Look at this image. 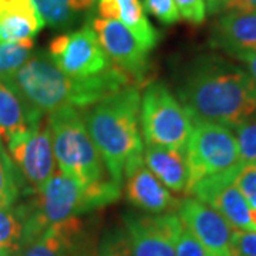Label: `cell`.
I'll use <instances>...</instances> for the list:
<instances>
[{
    "label": "cell",
    "instance_id": "6da1fadb",
    "mask_svg": "<svg viewBox=\"0 0 256 256\" xmlns=\"http://www.w3.org/2000/svg\"><path fill=\"white\" fill-rule=\"evenodd\" d=\"M192 122L236 128L256 112V90L245 68L220 56L194 58L176 86Z\"/></svg>",
    "mask_w": 256,
    "mask_h": 256
},
{
    "label": "cell",
    "instance_id": "7a4b0ae2",
    "mask_svg": "<svg viewBox=\"0 0 256 256\" xmlns=\"http://www.w3.org/2000/svg\"><path fill=\"white\" fill-rule=\"evenodd\" d=\"M9 82L32 107L43 114L62 107L84 110L132 84L127 74L114 64L98 76L74 78L63 73L44 50L33 53Z\"/></svg>",
    "mask_w": 256,
    "mask_h": 256
},
{
    "label": "cell",
    "instance_id": "3957f363",
    "mask_svg": "<svg viewBox=\"0 0 256 256\" xmlns=\"http://www.w3.org/2000/svg\"><path fill=\"white\" fill-rule=\"evenodd\" d=\"M140 110L141 92L136 84H130L82 112L107 172L118 185L124 181L128 160L144 152Z\"/></svg>",
    "mask_w": 256,
    "mask_h": 256
},
{
    "label": "cell",
    "instance_id": "277c9868",
    "mask_svg": "<svg viewBox=\"0 0 256 256\" xmlns=\"http://www.w3.org/2000/svg\"><path fill=\"white\" fill-rule=\"evenodd\" d=\"M47 120L58 171L84 188L110 180L78 108L62 107L50 112Z\"/></svg>",
    "mask_w": 256,
    "mask_h": 256
},
{
    "label": "cell",
    "instance_id": "5b68a950",
    "mask_svg": "<svg viewBox=\"0 0 256 256\" xmlns=\"http://www.w3.org/2000/svg\"><path fill=\"white\" fill-rule=\"evenodd\" d=\"M94 210L87 190L62 171H56L32 201L22 204L24 218L22 246L40 238L56 224Z\"/></svg>",
    "mask_w": 256,
    "mask_h": 256
},
{
    "label": "cell",
    "instance_id": "8992f818",
    "mask_svg": "<svg viewBox=\"0 0 256 256\" xmlns=\"http://www.w3.org/2000/svg\"><path fill=\"white\" fill-rule=\"evenodd\" d=\"M140 121L146 144L185 150L191 136L192 120L164 82L146 86L141 94Z\"/></svg>",
    "mask_w": 256,
    "mask_h": 256
},
{
    "label": "cell",
    "instance_id": "52a82bcc",
    "mask_svg": "<svg viewBox=\"0 0 256 256\" xmlns=\"http://www.w3.org/2000/svg\"><path fill=\"white\" fill-rule=\"evenodd\" d=\"M185 156L190 170L186 194L198 181L229 171L242 162L238 140L232 130L214 122H192Z\"/></svg>",
    "mask_w": 256,
    "mask_h": 256
},
{
    "label": "cell",
    "instance_id": "ba28073f",
    "mask_svg": "<svg viewBox=\"0 0 256 256\" xmlns=\"http://www.w3.org/2000/svg\"><path fill=\"white\" fill-rule=\"evenodd\" d=\"M6 146L28 191L36 194L54 175L57 162L47 118L42 120L37 127L13 137Z\"/></svg>",
    "mask_w": 256,
    "mask_h": 256
},
{
    "label": "cell",
    "instance_id": "9c48e42d",
    "mask_svg": "<svg viewBox=\"0 0 256 256\" xmlns=\"http://www.w3.org/2000/svg\"><path fill=\"white\" fill-rule=\"evenodd\" d=\"M48 54L63 73L74 78L98 76L112 67L90 23L76 32L56 36L48 44Z\"/></svg>",
    "mask_w": 256,
    "mask_h": 256
},
{
    "label": "cell",
    "instance_id": "30bf717a",
    "mask_svg": "<svg viewBox=\"0 0 256 256\" xmlns=\"http://www.w3.org/2000/svg\"><path fill=\"white\" fill-rule=\"evenodd\" d=\"M122 220L132 256H175L176 244L184 229L176 212H127Z\"/></svg>",
    "mask_w": 256,
    "mask_h": 256
},
{
    "label": "cell",
    "instance_id": "8fae6325",
    "mask_svg": "<svg viewBox=\"0 0 256 256\" xmlns=\"http://www.w3.org/2000/svg\"><path fill=\"white\" fill-rule=\"evenodd\" d=\"M90 26L111 63L127 74L131 82H136L137 87L146 86L151 70L150 52L142 47L134 34L117 20L92 18Z\"/></svg>",
    "mask_w": 256,
    "mask_h": 256
},
{
    "label": "cell",
    "instance_id": "7c38bea8",
    "mask_svg": "<svg viewBox=\"0 0 256 256\" xmlns=\"http://www.w3.org/2000/svg\"><path fill=\"white\" fill-rule=\"evenodd\" d=\"M235 168L204 178L195 184L188 194L210 205L228 220L234 229L256 230L250 220V208L234 182Z\"/></svg>",
    "mask_w": 256,
    "mask_h": 256
},
{
    "label": "cell",
    "instance_id": "4fadbf2b",
    "mask_svg": "<svg viewBox=\"0 0 256 256\" xmlns=\"http://www.w3.org/2000/svg\"><path fill=\"white\" fill-rule=\"evenodd\" d=\"M178 215L182 225L215 256H232L234 229L222 215L196 198L181 201Z\"/></svg>",
    "mask_w": 256,
    "mask_h": 256
},
{
    "label": "cell",
    "instance_id": "5bb4252c",
    "mask_svg": "<svg viewBox=\"0 0 256 256\" xmlns=\"http://www.w3.org/2000/svg\"><path fill=\"white\" fill-rule=\"evenodd\" d=\"M128 202L146 214H168L180 210L181 201L152 174L144 162V152L128 160L124 170Z\"/></svg>",
    "mask_w": 256,
    "mask_h": 256
},
{
    "label": "cell",
    "instance_id": "9a60e30c",
    "mask_svg": "<svg viewBox=\"0 0 256 256\" xmlns=\"http://www.w3.org/2000/svg\"><path fill=\"white\" fill-rule=\"evenodd\" d=\"M12 256H96L92 240L80 216L48 228L36 240L20 246Z\"/></svg>",
    "mask_w": 256,
    "mask_h": 256
},
{
    "label": "cell",
    "instance_id": "2e32d148",
    "mask_svg": "<svg viewBox=\"0 0 256 256\" xmlns=\"http://www.w3.org/2000/svg\"><path fill=\"white\" fill-rule=\"evenodd\" d=\"M210 44L235 58L256 53V10L225 12L214 23Z\"/></svg>",
    "mask_w": 256,
    "mask_h": 256
},
{
    "label": "cell",
    "instance_id": "e0dca14e",
    "mask_svg": "<svg viewBox=\"0 0 256 256\" xmlns=\"http://www.w3.org/2000/svg\"><path fill=\"white\" fill-rule=\"evenodd\" d=\"M44 114L32 107L9 82H0V142L37 127Z\"/></svg>",
    "mask_w": 256,
    "mask_h": 256
},
{
    "label": "cell",
    "instance_id": "ac0fdd59",
    "mask_svg": "<svg viewBox=\"0 0 256 256\" xmlns=\"http://www.w3.org/2000/svg\"><path fill=\"white\" fill-rule=\"evenodd\" d=\"M43 28L34 0H0V44L33 40Z\"/></svg>",
    "mask_w": 256,
    "mask_h": 256
},
{
    "label": "cell",
    "instance_id": "d6986e66",
    "mask_svg": "<svg viewBox=\"0 0 256 256\" xmlns=\"http://www.w3.org/2000/svg\"><path fill=\"white\" fill-rule=\"evenodd\" d=\"M144 162L148 170L172 192L182 194L188 190L190 170L185 150L168 146H144Z\"/></svg>",
    "mask_w": 256,
    "mask_h": 256
},
{
    "label": "cell",
    "instance_id": "ffe728a7",
    "mask_svg": "<svg viewBox=\"0 0 256 256\" xmlns=\"http://www.w3.org/2000/svg\"><path fill=\"white\" fill-rule=\"evenodd\" d=\"M44 24L57 30L76 26L92 13L97 0H34Z\"/></svg>",
    "mask_w": 256,
    "mask_h": 256
},
{
    "label": "cell",
    "instance_id": "44dd1931",
    "mask_svg": "<svg viewBox=\"0 0 256 256\" xmlns=\"http://www.w3.org/2000/svg\"><path fill=\"white\" fill-rule=\"evenodd\" d=\"M116 3L117 22L122 23L146 50L151 52L158 44L160 34L146 18L142 3L140 0H116Z\"/></svg>",
    "mask_w": 256,
    "mask_h": 256
},
{
    "label": "cell",
    "instance_id": "7402d4cb",
    "mask_svg": "<svg viewBox=\"0 0 256 256\" xmlns=\"http://www.w3.org/2000/svg\"><path fill=\"white\" fill-rule=\"evenodd\" d=\"M24 218L22 205L0 208V252L6 256L16 254L23 240Z\"/></svg>",
    "mask_w": 256,
    "mask_h": 256
},
{
    "label": "cell",
    "instance_id": "603a6c76",
    "mask_svg": "<svg viewBox=\"0 0 256 256\" xmlns=\"http://www.w3.org/2000/svg\"><path fill=\"white\" fill-rule=\"evenodd\" d=\"M23 190L28 191L26 184L0 142V208L14 205Z\"/></svg>",
    "mask_w": 256,
    "mask_h": 256
},
{
    "label": "cell",
    "instance_id": "cb8c5ba5",
    "mask_svg": "<svg viewBox=\"0 0 256 256\" xmlns=\"http://www.w3.org/2000/svg\"><path fill=\"white\" fill-rule=\"evenodd\" d=\"M34 40L0 44V82H9L33 54Z\"/></svg>",
    "mask_w": 256,
    "mask_h": 256
},
{
    "label": "cell",
    "instance_id": "d4e9b609",
    "mask_svg": "<svg viewBox=\"0 0 256 256\" xmlns=\"http://www.w3.org/2000/svg\"><path fill=\"white\" fill-rule=\"evenodd\" d=\"M96 256H132L124 226L112 228L102 235Z\"/></svg>",
    "mask_w": 256,
    "mask_h": 256
},
{
    "label": "cell",
    "instance_id": "484cf974",
    "mask_svg": "<svg viewBox=\"0 0 256 256\" xmlns=\"http://www.w3.org/2000/svg\"><path fill=\"white\" fill-rule=\"evenodd\" d=\"M235 137L238 140L240 161L254 162L256 160V112L235 128Z\"/></svg>",
    "mask_w": 256,
    "mask_h": 256
},
{
    "label": "cell",
    "instance_id": "4316f807",
    "mask_svg": "<svg viewBox=\"0 0 256 256\" xmlns=\"http://www.w3.org/2000/svg\"><path fill=\"white\" fill-rule=\"evenodd\" d=\"M234 182L245 198L250 210H256V164L240 162L235 168Z\"/></svg>",
    "mask_w": 256,
    "mask_h": 256
},
{
    "label": "cell",
    "instance_id": "83f0119b",
    "mask_svg": "<svg viewBox=\"0 0 256 256\" xmlns=\"http://www.w3.org/2000/svg\"><path fill=\"white\" fill-rule=\"evenodd\" d=\"M142 6L146 13L154 16L162 24L170 26L180 20L174 0H144Z\"/></svg>",
    "mask_w": 256,
    "mask_h": 256
},
{
    "label": "cell",
    "instance_id": "f1b7e54d",
    "mask_svg": "<svg viewBox=\"0 0 256 256\" xmlns=\"http://www.w3.org/2000/svg\"><path fill=\"white\" fill-rule=\"evenodd\" d=\"M180 18L190 24L200 26L206 18V2L205 0H174Z\"/></svg>",
    "mask_w": 256,
    "mask_h": 256
},
{
    "label": "cell",
    "instance_id": "f546056e",
    "mask_svg": "<svg viewBox=\"0 0 256 256\" xmlns=\"http://www.w3.org/2000/svg\"><path fill=\"white\" fill-rule=\"evenodd\" d=\"M175 256H215L210 254L206 248L202 245L198 239L192 235L188 229L184 226L181 236L176 244Z\"/></svg>",
    "mask_w": 256,
    "mask_h": 256
},
{
    "label": "cell",
    "instance_id": "4dcf8cb0",
    "mask_svg": "<svg viewBox=\"0 0 256 256\" xmlns=\"http://www.w3.org/2000/svg\"><path fill=\"white\" fill-rule=\"evenodd\" d=\"M232 256H256V230H235Z\"/></svg>",
    "mask_w": 256,
    "mask_h": 256
},
{
    "label": "cell",
    "instance_id": "1f68e13d",
    "mask_svg": "<svg viewBox=\"0 0 256 256\" xmlns=\"http://www.w3.org/2000/svg\"><path fill=\"white\" fill-rule=\"evenodd\" d=\"M236 58L245 66V70H246V73L249 74V77H250V80L254 82L256 90V53L239 56Z\"/></svg>",
    "mask_w": 256,
    "mask_h": 256
},
{
    "label": "cell",
    "instance_id": "d6a6232c",
    "mask_svg": "<svg viewBox=\"0 0 256 256\" xmlns=\"http://www.w3.org/2000/svg\"><path fill=\"white\" fill-rule=\"evenodd\" d=\"M205 2H206V13L212 16L228 10L229 0H205Z\"/></svg>",
    "mask_w": 256,
    "mask_h": 256
},
{
    "label": "cell",
    "instance_id": "836d02e7",
    "mask_svg": "<svg viewBox=\"0 0 256 256\" xmlns=\"http://www.w3.org/2000/svg\"><path fill=\"white\" fill-rule=\"evenodd\" d=\"M228 10H256V0H229Z\"/></svg>",
    "mask_w": 256,
    "mask_h": 256
},
{
    "label": "cell",
    "instance_id": "e575fe53",
    "mask_svg": "<svg viewBox=\"0 0 256 256\" xmlns=\"http://www.w3.org/2000/svg\"><path fill=\"white\" fill-rule=\"evenodd\" d=\"M250 220H252L254 225L256 226V210H250Z\"/></svg>",
    "mask_w": 256,
    "mask_h": 256
},
{
    "label": "cell",
    "instance_id": "d590c367",
    "mask_svg": "<svg viewBox=\"0 0 256 256\" xmlns=\"http://www.w3.org/2000/svg\"><path fill=\"white\" fill-rule=\"evenodd\" d=\"M0 256H6V255H4V254H3V252H0Z\"/></svg>",
    "mask_w": 256,
    "mask_h": 256
},
{
    "label": "cell",
    "instance_id": "8d00e7d4",
    "mask_svg": "<svg viewBox=\"0 0 256 256\" xmlns=\"http://www.w3.org/2000/svg\"><path fill=\"white\" fill-rule=\"evenodd\" d=\"M254 162H255V164H256V160H255V161H254Z\"/></svg>",
    "mask_w": 256,
    "mask_h": 256
}]
</instances>
